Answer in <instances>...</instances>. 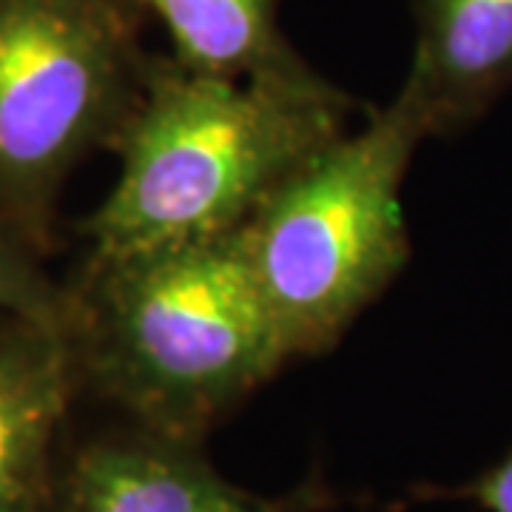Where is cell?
<instances>
[{"instance_id": "7", "label": "cell", "mask_w": 512, "mask_h": 512, "mask_svg": "<svg viewBox=\"0 0 512 512\" xmlns=\"http://www.w3.org/2000/svg\"><path fill=\"white\" fill-rule=\"evenodd\" d=\"M512 89V0H416V46L399 97L427 137H450Z\"/></svg>"}, {"instance_id": "4", "label": "cell", "mask_w": 512, "mask_h": 512, "mask_svg": "<svg viewBox=\"0 0 512 512\" xmlns=\"http://www.w3.org/2000/svg\"><path fill=\"white\" fill-rule=\"evenodd\" d=\"M140 0H0V222L55 248L74 168L117 146L148 60Z\"/></svg>"}, {"instance_id": "6", "label": "cell", "mask_w": 512, "mask_h": 512, "mask_svg": "<svg viewBox=\"0 0 512 512\" xmlns=\"http://www.w3.org/2000/svg\"><path fill=\"white\" fill-rule=\"evenodd\" d=\"M80 393L69 328L0 313V512H55L57 436Z\"/></svg>"}, {"instance_id": "8", "label": "cell", "mask_w": 512, "mask_h": 512, "mask_svg": "<svg viewBox=\"0 0 512 512\" xmlns=\"http://www.w3.org/2000/svg\"><path fill=\"white\" fill-rule=\"evenodd\" d=\"M165 26L185 69L237 80H291L313 69L293 52L276 0H140Z\"/></svg>"}, {"instance_id": "3", "label": "cell", "mask_w": 512, "mask_h": 512, "mask_svg": "<svg viewBox=\"0 0 512 512\" xmlns=\"http://www.w3.org/2000/svg\"><path fill=\"white\" fill-rule=\"evenodd\" d=\"M427 131L396 94L291 174L239 228L293 359L333 348L410 259L402 188Z\"/></svg>"}, {"instance_id": "2", "label": "cell", "mask_w": 512, "mask_h": 512, "mask_svg": "<svg viewBox=\"0 0 512 512\" xmlns=\"http://www.w3.org/2000/svg\"><path fill=\"white\" fill-rule=\"evenodd\" d=\"M350 97L322 74L237 80L148 60L117 140L120 174L80 225L89 259L237 234L256 208L348 131Z\"/></svg>"}, {"instance_id": "5", "label": "cell", "mask_w": 512, "mask_h": 512, "mask_svg": "<svg viewBox=\"0 0 512 512\" xmlns=\"http://www.w3.org/2000/svg\"><path fill=\"white\" fill-rule=\"evenodd\" d=\"M55 512H291L234 487L200 444L126 424L77 447L57 470Z\"/></svg>"}, {"instance_id": "9", "label": "cell", "mask_w": 512, "mask_h": 512, "mask_svg": "<svg viewBox=\"0 0 512 512\" xmlns=\"http://www.w3.org/2000/svg\"><path fill=\"white\" fill-rule=\"evenodd\" d=\"M0 313L69 328V288L43 268V256L0 222Z\"/></svg>"}, {"instance_id": "1", "label": "cell", "mask_w": 512, "mask_h": 512, "mask_svg": "<svg viewBox=\"0 0 512 512\" xmlns=\"http://www.w3.org/2000/svg\"><path fill=\"white\" fill-rule=\"evenodd\" d=\"M66 288L80 390L168 439L200 444L291 362L239 231L86 256Z\"/></svg>"}, {"instance_id": "10", "label": "cell", "mask_w": 512, "mask_h": 512, "mask_svg": "<svg viewBox=\"0 0 512 512\" xmlns=\"http://www.w3.org/2000/svg\"><path fill=\"white\" fill-rule=\"evenodd\" d=\"M470 498L484 512H512V450L470 484Z\"/></svg>"}]
</instances>
